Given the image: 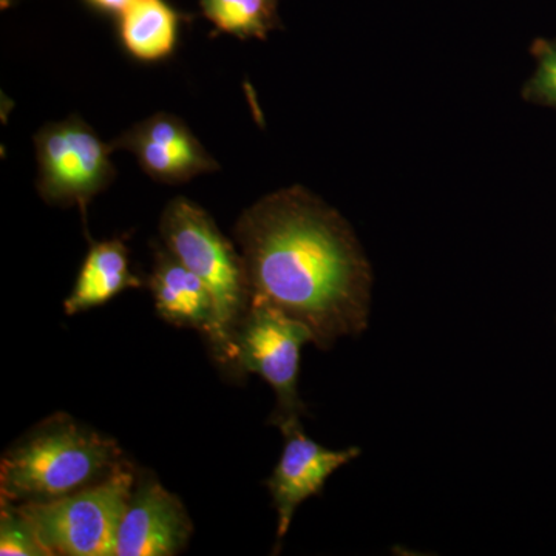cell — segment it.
I'll use <instances>...</instances> for the list:
<instances>
[{
    "mask_svg": "<svg viewBox=\"0 0 556 556\" xmlns=\"http://www.w3.org/2000/svg\"><path fill=\"white\" fill-rule=\"evenodd\" d=\"M251 302H265L311 329L328 350L368 327L371 276L339 214L303 189L270 193L236 229Z\"/></svg>",
    "mask_w": 556,
    "mask_h": 556,
    "instance_id": "cell-1",
    "label": "cell"
},
{
    "mask_svg": "<svg viewBox=\"0 0 556 556\" xmlns=\"http://www.w3.org/2000/svg\"><path fill=\"white\" fill-rule=\"evenodd\" d=\"M123 464L115 439L60 413L3 455L0 495L14 504L49 503L104 481Z\"/></svg>",
    "mask_w": 556,
    "mask_h": 556,
    "instance_id": "cell-2",
    "label": "cell"
},
{
    "mask_svg": "<svg viewBox=\"0 0 556 556\" xmlns=\"http://www.w3.org/2000/svg\"><path fill=\"white\" fill-rule=\"evenodd\" d=\"M161 239L206 285L215 306V332L208 342L219 365L233 367V338L251 306L247 270L236 247L211 215L185 197H177L161 215Z\"/></svg>",
    "mask_w": 556,
    "mask_h": 556,
    "instance_id": "cell-3",
    "label": "cell"
},
{
    "mask_svg": "<svg viewBox=\"0 0 556 556\" xmlns=\"http://www.w3.org/2000/svg\"><path fill=\"white\" fill-rule=\"evenodd\" d=\"M137 473L124 463L104 481L49 503L17 504L51 555L115 556Z\"/></svg>",
    "mask_w": 556,
    "mask_h": 556,
    "instance_id": "cell-4",
    "label": "cell"
},
{
    "mask_svg": "<svg viewBox=\"0 0 556 556\" xmlns=\"http://www.w3.org/2000/svg\"><path fill=\"white\" fill-rule=\"evenodd\" d=\"M314 343L311 329L298 318L265 302H251L233 338V367L241 375H257L277 396L274 426L281 431L300 424L305 412L298 393L300 351Z\"/></svg>",
    "mask_w": 556,
    "mask_h": 556,
    "instance_id": "cell-5",
    "label": "cell"
},
{
    "mask_svg": "<svg viewBox=\"0 0 556 556\" xmlns=\"http://www.w3.org/2000/svg\"><path fill=\"white\" fill-rule=\"evenodd\" d=\"M40 197L51 204L78 206L86 215L87 204L112 179V144L78 116L47 124L35 137Z\"/></svg>",
    "mask_w": 556,
    "mask_h": 556,
    "instance_id": "cell-6",
    "label": "cell"
},
{
    "mask_svg": "<svg viewBox=\"0 0 556 556\" xmlns=\"http://www.w3.org/2000/svg\"><path fill=\"white\" fill-rule=\"evenodd\" d=\"M192 532L181 500L153 475H141L121 519L115 556L178 555L188 547Z\"/></svg>",
    "mask_w": 556,
    "mask_h": 556,
    "instance_id": "cell-7",
    "label": "cell"
},
{
    "mask_svg": "<svg viewBox=\"0 0 556 556\" xmlns=\"http://www.w3.org/2000/svg\"><path fill=\"white\" fill-rule=\"evenodd\" d=\"M112 149L127 150L150 178L169 185L218 169L217 161L189 127L169 113H156L135 124L112 142Z\"/></svg>",
    "mask_w": 556,
    "mask_h": 556,
    "instance_id": "cell-8",
    "label": "cell"
},
{
    "mask_svg": "<svg viewBox=\"0 0 556 556\" xmlns=\"http://www.w3.org/2000/svg\"><path fill=\"white\" fill-rule=\"evenodd\" d=\"M285 448L266 482L277 510V541L287 535L300 504L321 492L331 475L361 455V450H329L303 433L302 426L283 431Z\"/></svg>",
    "mask_w": 556,
    "mask_h": 556,
    "instance_id": "cell-9",
    "label": "cell"
},
{
    "mask_svg": "<svg viewBox=\"0 0 556 556\" xmlns=\"http://www.w3.org/2000/svg\"><path fill=\"white\" fill-rule=\"evenodd\" d=\"M149 288L156 313L164 321L197 329L211 342L215 332L214 299L206 285L167 249L156 251Z\"/></svg>",
    "mask_w": 556,
    "mask_h": 556,
    "instance_id": "cell-10",
    "label": "cell"
},
{
    "mask_svg": "<svg viewBox=\"0 0 556 556\" xmlns=\"http://www.w3.org/2000/svg\"><path fill=\"white\" fill-rule=\"evenodd\" d=\"M141 278L130 270L129 251L123 240L93 243L84 260L72 294L65 299L67 316L105 305L126 289L141 287Z\"/></svg>",
    "mask_w": 556,
    "mask_h": 556,
    "instance_id": "cell-11",
    "label": "cell"
},
{
    "mask_svg": "<svg viewBox=\"0 0 556 556\" xmlns=\"http://www.w3.org/2000/svg\"><path fill=\"white\" fill-rule=\"evenodd\" d=\"M179 14L166 0H134L119 14V36L131 56L155 62L170 56L178 40Z\"/></svg>",
    "mask_w": 556,
    "mask_h": 556,
    "instance_id": "cell-12",
    "label": "cell"
},
{
    "mask_svg": "<svg viewBox=\"0 0 556 556\" xmlns=\"http://www.w3.org/2000/svg\"><path fill=\"white\" fill-rule=\"evenodd\" d=\"M201 10L219 31L240 39H265L277 25L270 0H200Z\"/></svg>",
    "mask_w": 556,
    "mask_h": 556,
    "instance_id": "cell-13",
    "label": "cell"
},
{
    "mask_svg": "<svg viewBox=\"0 0 556 556\" xmlns=\"http://www.w3.org/2000/svg\"><path fill=\"white\" fill-rule=\"evenodd\" d=\"M0 555L53 556L20 506L5 500H2L0 508Z\"/></svg>",
    "mask_w": 556,
    "mask_h": 556,
    "instance_id": "cell-14",
    "label": "cell"
},
{
    "mask_svg": "<svg viewBox=\"0 0 556 556\" xmlns=\"http://www.w3.org/2000/svg\"><path fill=\"white\" fill-rule=\"evenodd\" d=\"M529 93L538 100L556 104V47L541 49L538 70L529 86Z\"/></svg>",
    "mask_w": 556,
    "mask_h": 556,
    "instance_id": "cell-15",
    "label": "cell"
},
{
    "mask_svg": "<svg viewBox=\"0 0 556 556\" xmlns=\"http://www.w3.org/2000/svg\"><path fill=\"white\" fill-rule=\"evenodd\" d=\"M91 5L108 13L121 14L134 0H89Z\"/></svg>",
    "mask_w": 556,
    "mask_h": 556,
    "instance_id": "cell-16",
    "label": "cell"
},
{
    "mask_svg": "<svg viewBox=\"0 0 556 556\" xmlns=\"http://www.w3.org/2000/svg\"><path fill=\"white\" fill-rule=\"evenodd\" d=\"M270 2H273L274 5H277L278 0H270Z\"/></svg>",
    "mask_w": 556,
    "mask_h": 556,
    "instance_id": "cell-17",
    "label": "cell"
}]
</instances>
